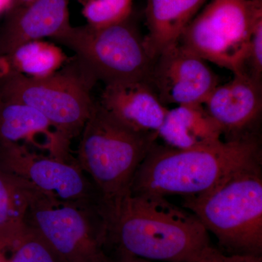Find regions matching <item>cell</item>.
I'll use <instances>...</instances> for the list:
<instances>
[{
	"label": "cell",
	"mask_w": 262,
	"mask_h": 262,
	"mask_svg": "<svg viewBox=\"0 0 262 262\" xmlns=\"http://www.w3.org/2000/svg\"><path fill=\"white\" fill-rule=\"evenodd\" d=\"M107 241L122 256L151 261L207 262L216 248L196 215L165 196L132 194L106 220Z\"/></svg>",
	"instance_id": "1"
},
{
	"label": "cell",
	"mask_w": 262,
	"mask_h": 262,
	"mask_svg": "<svg viewBox=\"0 0 262 262\" xmlns=\"http://www.w3.org/2000/svg\"><path fill=\"white\" fill-rule=\"evenodd\" d=\"M259 158V141L255 136L191 149L155 143L134 176L130 193L165 198L199 195Z\"/></svg>",
	"instance_id": "2"
},
{
	"label": "cell",
	"mask_w": 262,
	"mask_h": 262,
	"mask_svg": "<svg viewBox=\"0 0 262 262\" xmlns=\"http://www.w3.org/2000/svg\"><path fill=\"white\" fill-rule=\"evenodd\" d=\"M158 138L157 133L133 130L95 102L76 161L97 189L106 220L130 194L134 176Z\"/></svg>",
	"instance_id": "3"
},
{
	"label": "cell",
	"mask_w": 262,
	"mask_h": 262,
	"mask_svg": "<svg viewBox=\"0 0 262 262\" xmlns=\"http://www.w3.org/2000/svg\"><path fill=\"white\" fill-rule=\"evenodd\" d=\"M261 158L234 170L207 192L184 198L183 206L214 234L228 254L261 256Z\"/></svg>",
	"instance_id": "4"
},
{
	"label": "cell",
	"mask_w": 262,
	"mask_h": 262,
	"mask_svg": "<svg viewBox=\"0 0 262 262\" xmlns=\"http://www.w3.org/2000/svg\"><path fill=\"white\" fill-rule=\"evenodd\" d=\"M53 39L72 50L80 70L105 86L146 82L154 62L133 14L107 27L71 26Z\"/></svg>",
	"instance_id": "5"
},
{
	"label": "cell",
	"mask_w": 262,
	"mask_h": 262,
	"mask_svg": "<svg viewBox=\"0 0 262 262\" xmlns=\"http://www.w3.org/2000/svg\"><path fill=\"white\" fill-rule=\"evenodd\" d=\"M95 83L75 59L60 72L41 78L0 70V98L35 108L57 133L72 141L82 132L94 108Z\"/></svg>",
	"instance_id": "6"
},
{
	"label": "cell",
	"mask_w": 262,
	"mask_h": 262,
	"mask_svg": "<svg viewBox=\"0 0 262 262\" xmlns=\"http://www.w3.org/2000/svg\"><path fill=\"white\" fill-rule=\"evenodd\" d=\"M262 0H211L184 29L179 45L232 73H246L250 39Z\"/></svg>",
	"instance_id": "7"
},
{
	"label": "cell",
	"mask_w": 262,
	"mask_h": 262,
	"mask_svg": "<svg viewBox=\"0 0 262 262\" xmlns=\"http://www.w3.org/2000/svg\"><path fill=\"white\" fill-rule=\"evenodd\" d=\"M25 222L61 262H108L102 249L107 226L101 208L60 201L35 187Z\"/></svg>",
	"instance_id": "8"
},
{
	"label": "cell",
	"mask_w": 262,
	"mask_h": 262,
	"mask_svg": "<svg viewBox=\"0 0 262 262\" xmlns=\"http://www.w3.org/2000/svg\"><path fill=\"white\" fill-rule=\"evenodd\" d=\"M0 168L60 201L97 207L103 211L97 189L76 159L66 161L36 154L24 144H8L0 146Z\"/></svg>",
	"instance_id": "9"
},
{
	"label": "cell",
	"mask_w": 262,
	"mask_h": 262,
	"mask_svg": "<svg viewBox=\"0 0 262 262\" xmlns=\"http://www.w3.org/2000/svg\"><path fill=\"white\" fill-rule=\"evenodd\" d=\"M146 83L165 106L203 105L219 79L206 61L177 42L155 58Z\"/></svg>",
	"instance_id": "10"
},
{
	"label": "cell",
	"mask_w": 262,
	"mask_h": 262,
	"mask_svg": "<svg viewBox=\"0 0 262 262\" xmlns=\"http://www.w3.org/2000/svg\"><path fill=\"white\" fill-rule=\"evenodd\" d=\"M203 106L225 141L255 136L251 130L261 115V82L246 73L234 74L230 82L212 91Z\"/></svg>",
	"instance_id": "11"
},
{
	"label": "cell",
	"mask_w": 262,
	"mask_h": 262,
	"mask_svg": "<svg viewBox=\"0 0 262 262\" xmlns=\"http://www.w3.org/2000/svg\"><path fill=\"white\" fill-rule=\"evenodd\" d=\"M69 0H36L12 8L0 32V57L45 37L54 39L71 27Z\"/></svg>",
	"instance_id": "12"
},
{
	"label": "cell",
	"mask_w": 262,
	"mask_h": 262,
	"mask_svg": "<svg viewBox=\"0 0 262 262\" xmlns=\"http://www.w3.org/2000/svg\"><path fill=\"white\" fill-rule=\"evenodd\" d=\"M98 103L133 130L157 133L168 108L144 82L105 86Z\"/></svg>",
	"instance_id": "13"
},
{
	"label": "cell",
	"mask_w": 262,
	"mask_h": 262,
	"mask_svg": "<svg viewBox=\"0 0 262 262\" xmlns=\"http://www.w3.org/2000/svg\"><path fill=\"white\" fill-rule=\"evenodd\" d=\"M44 135L50 144L48 155L65 158L70 155L71 141L60 135L42 113L20 102L0 98V146L36 145L35 136Z\"/></svg>",
	"instance_id": "14"
},
{
	"label": "cell",
	"mask_w": 262,
	"mask_h": 262,
	"mask_svg": "<svg viewBox=\"0 0 262 262\" xmlns=\"http://www.w3.org/2000/svg\"><path fill=\"white\" fill-rule=\"evenodd\" d=\"M208 0H146L148 33L144 36L146 51L152 59L178 42L188 24Z\"/></svg>",
	"instance_id": "15"
},
{
	"label": "cell",
	"mask_w": 262,
	"mask_h": 262,
	"mask_svg": "<svg viewBox=\"0 0 262 262\" xmlns=\"http://www.w3.org/2000/svg\"><path fill=\"white\" fill-rule=\"evenodd\" d=\"M157 134L165 145L177 149L213 145L222 141L223 136L201 104L180 105L168 110Z\"/></svg>",
	"instance_id": "16"
},
{
	"label": "cell",
	"mask_w": 262,
	"mask_h": 262,
	"mask_svg": "<svg viewBox=\"0 0 262 262\" xmlns=\"http://www.w3.org/2000/svg\"><path fill=\"white\" fill-rule=\"evenodd\" d=\"M35 187L0 168V239L14 248L27 232L26 216Z\"/></svg>",
	"instance_id": "17"
},
{
	"label": "cell",
	"mask_w": 262,
	"mask_h": 262,
	"mask_svg": "<svg viewBox=\"0 0 262 262\" xmlns=\"http://www.w3.org/2000/svg\"><path fill=\"white\" fill-rule=\"evenodd\" d=\"M0 58L7 65L3 70L13 71L34 78L53 75L67 61L61 48L41 40L22 45Z\"/></svg>",
	"instance_id": "18"
},
{
	"label": "cell",
	"mask_w": 262,
	"mask_h": 262,
	"mask_svg": "<svg viewBox=\"0 0 262 262\" xmlns=\"http://www.w3.org/2000/svg\"><path fill=\"white\" fill-rule=\"evenodd\" d=\"M134 0H84L82 15L90 26L107 27L120 23L133 14Z\"/></svg>",
	"instance_id": "19"
},
{
	"label": "cell",
	"mask_w": 262,
	"mask_h": 262,
	"mask_svg": "<svg viewBox=\"0 0 262 262\" xmlns=\"http://www.w3.org/2000/svg\"><path fill=\"white\" fill-rule=\"evenodd\" d=\"M12 251L8 262H61L44 239L29 227Z\"/></svg>",
	"instance_id": "20"
},
{
	"label": "cell",
	"mask_w": 262,
	"mask_h": 262,
	"mask_svg": "<svg viewBox=\"0 0 262 262\" xmlns=\"http://www.w3.org/2000/svg\"><path fill=\"white\" fill-rule=\"evenodd\" d=\"M207 262H262L261 256L249 254H228L216 249Z\"/></svg>",
	"instance_id": "21"
},
{
	"label": "cell",
	"mask_w": 262,
	"mask_h": 262,
	"mask_svg": "<svg viewBox=\"0 0 262 262\" xmlns=\"http://www.w3.org/2000/svg\"><path fill=\"white\" fill-rule=\"evenodd\" d=\"M8 250H13V247L8 243L0 239V262L9 261L10 257H8L7 256V251Z\"/></svg>",
	"instance_id": "22"
},
{
	"label": "cell",
	"mask_w": 262,
	"mask_h": 262,
	"mask_svg": "<svg viewBox=\"0 0 262 262\" xmlns=\"http://www.w3.org/2000/svg\"><path fill=\"white\" fill-rule=\"evenodd\" d=\"M14 0H0V15L11 9Z\"/></svg>",
	"instance_id": "23"
},
{
	"label": "cell",
	"mask_w": 262,
	"mask_h": 262,
	"mask_svg": "<svg viewBox=\"0 0 262 262\" xmlns=\"http://www.w3.org/2000/svg\"><path fill=\"white\" fill-rule=\"evenodd\" d=\"M119 262H155L149 260L143 259V258L132 257V256H123Z\"/></svg>",
	"instance_id": "24"
},
{
	"label": "cell",
	"mask_w": 262,
	"mask_h": 262,
	"mask_svg": "<svg viewBox=\"0 0 262 262\" xmlns=\"http://www.w3.org/2000/svg\"><path fill=\"white\" fill-rule=\"evenodd\" d=\"M34 1H36V0H14L12 8H17V7L25 6V5L30 4V3H32Z\"/></svg>",
	"instance_id": "25"
},
{
	"label": "cell",
	"mask_w": 262,
	"mask_h": 262,
	"mask_svg": "<svg viewBox=\"0 0 262 262\" xmlns=\"http://www.w3.org/2000/svg\"><path fill=\"white\" fill-rule=\"evenodd\" d=\"M79 2H80V3H81V4H82V3H83V2L84 1V0H78Z\"/></svg>",
	"instance_id": "26"
}]
</instances>
